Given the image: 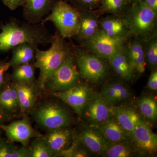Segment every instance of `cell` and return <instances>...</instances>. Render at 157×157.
<instances>
[{"instance_id":"6da1fadb","label":"cell","mask_w":157,"mask_h":157,"mask_svg":"<svg viewBox=\"0 0 157 157\" xmlns=\"http://www.w3.org/2000/svg\"><path fill=\"white\" fill-rule=\"evenodd\" d=\"M0 52H6L20 44L28 43L37 46L51 43V35L41 23L33 24L11 18L9 22L1 26Z\"/></svg>"},{"instance_id":"7a4b0ae2","label":"cell","mask_w":157,"mask_h":157,"mask_svg":"<svg viewBox=\"0 0 157 157\" xmlns=\"http://www.w3.org/2000/svg\"><path fill=\"white\" fill-rule=\"evenodd\" d=\"M50 48L44 51L37 48L35 63L40 70L36 84L38 88L44 90L45 83L61 64L70 51V46L57 31L53 35Z\"/></svg>"},{"instance_id":"3957f363","label":"cell","mask_w":157,"mask_h":157,"mask_svg":"<svg viewBox=\"0 0 157 157\" xmlns=\"http://www.w3.org/2000/svg\"><path fill=\"white\" fill-rule=\"evenodd\" d=\"M122 17L132 37L142 41L157 37V13L143 2L132 3Z\"/></svg>"},{"instance_id":"277c9868","label":"cell","mask_w":157,"mask_h":157,"mask_svg":"<svg viewBox=\"0 0 157 157\" xmlns=\"http://www.w3.org/2000/svg\"><path fill=\"white\" fill-rule=\"evenodd\" d=\"M51 13L40 23L48 21L53 23L63 39L74 38L77 35L80 21V11L63 0L57 1Z\"/></svg>"},{"instance_id":"5b68a950","label":"cell","mask_w":157,"mask_h":157,"mask_svg":"<svg viewBox=\"0 0 157 157\" xmlns=\"http://www.w3.org/2000/svg\"><path fill=\"white\" fill-rule=\"evenodd\" d=\"M70 47L81 78L96 84L108 76L110 67L106 60L85 49L76 46Z\"/></svg>"},{"instance_id":"8992f818","label":"cell","mask_w":157,"mask_h":157,"mask_svg":"<svg viewBox=\"0 0 157 157\" xmlns=\"http://www.w3.org/2000/svg\"><path fill=\"white\" fill-rule=\"evenodd\" d=\"M80 78L81 77L70 49L61 64L45 83L44 90L52 94L64 91L79 82Z\"/></svg>"},{"instance_id":"52a82bcc","label":"cell","mask_w":157,"mask_h":157,"mask_svg":"<svg viewBox=\"0 0 157 157\" xmlns=\"http://www.w3.org/2000/svg\"><path fill=\"white\" fill-rule=\"evenodd\" d=\"M34 117L39 126L48 130L67 128L71 121L67 109L52 101L41 104L34 112Z\"/></svg>"},{"instance_id":"ba28073f","label":"cell","mask_w":157,"mask_h":157,"mask_svg":"<svg viewBox=\"0 0 157 157\" xmlns=\"http://www.w3.org/2000/svg\"><path fill=\"white\" fill-rule=\"evenodd\" d=\"M125 42L120 38L109 36L100 29L82 45L88 51L107 60L124 46Z\"/></svg>"},{"instance_id":"9c48e42d","label":"cell","mask_w":157,"mask_h":157,"mask_svg":"<svg viewBox=\"0 0 157 157\" xmlns=\"http://www.w3.org/2000/svg\"><path fill=\"white\" fill-rule=\"evenodd\" d=\"M93 94L92 89L88 85L78 82L67 90L52 93V94L69 105L77 115L81 116Z\"/></svg>"},{"instance_id":"30bf717a","label":"cell","mask_w":157,"mask_h":157,"mask_svg":"<svg viewBox=\"0 0 157 157\" xmlns=\"http://www.w3.org/2000/svg\"><path fill=\"white\" fill-rule=\"evenodd\" d=\"M111 107L104 102L99 93H94L81 116L90 126H96L112 116Z\"/></svg>"},{"instance_id":"8fae6325","label":"cell","mask_w":157,"mask_h":157,"mask_svg":"<svg viewBox=\"0 0 157 157\" xmlns=\"http://www.w3.org/2000/svg\"><path fill=\"white\" fill-rule=\"evenodd\" d=\"M107 60L109 67L121 80L132 81L137 76L125 45Z\"/></svg>"},{"instance_id":"7c38bea8","label":"cell","mask_w":157,"mask_h":157,"mask_svg":"<svg viewBox=\"0 0 157 157\" xmlns=\"http://www.w3.org/2000/svg\"><path fill=\"white\" fill-rule=\"evenodd\" d=\"M76 138L88 151L101 155L109 144L100 130L93 126L82 130Z\"/></svg>"},{"instance_id":"4fadbf2b","label":"cell","mask_w":157,"mask_h":157,"mask_svg":"<svg viewBox=\"0 0 157 157\" xmlns=\"http://www.w3.org/2000/svg\"><path fill=\"white\" fill-rule=\"evenodd\" d=\"M131 139L141 151L151 154L157 149V136L150 127L142 120L131 134Z\"/></svg>"},{"instance_id":"5bb4252c","label":"cell","mask_w":157,"mask_h":157,"mask_svg":"<svg viewBox=\"0 0 157 157\" xmlns=\"http://www.w3.org/2000/svg\"><path fill=\"white\" fill-rule=\"evenodd\" d=\"M0 127L4 130L10 141L20 142L24 146L27 145L31 138L36 136V133L26 117L7 125L3 124Z\"/></svg>"},{"instance_id":"9a60e30c","label":"cell","mask_w":157,"mask_h":157,"mask_svg":"<svg viewBox=\"0 0 157 157\" xmlns=\"http://www.w3.org/2000/svg\"><path fill=\"white\" fill-rule=\"evenodd\" d=\"M57 0H25L23 17L33 24L40 23L43 17L49 14Z\"/></svg>"},{"instance_id":"2e32d148","label":"cell","mask_w":157,"mask_h":157,"mask_svg":"<svg viewBox=\"0 0 157 157\" xmlns=\"http://www.w3.org/2000/svg\"><path fill=\"white\" fill-rule=\"evenodd\" d=\"M0 109L11 119L21 114L17 91L10 78L0 88Z\"/></svg>"},{"instance_id":"e0dca14e","label":"cell","mask_w":157,"mask_h":157,"mask_svg":"<svg viewBox=\"0 0 157 157\" xmlns=\"http://www.w3.org/2000/svg\"><path fill=\"white\" fill-rule=\"evenodd\" d=\"M100 17L95 10L80 11L79 29L74 38L81 45L100 30Z\"/></svg>"},{"instance_id":"ac0fdd59","label":"cell","mask_w":157,"mask_h":157,"mask_svg":"<svg viewBox=\"0 0 157 157\" xmlns=\"http://www.w3.org/2000/svg\"><path fill=\"white\" fill-rule=\"evenodd\" d=\"M100 96L104 102L110 106L128 101L132 97L130 90L120 82L113 81L103 86Z\"/></svg>"},{"instance_id":"d6986e66","label":"cell","mask_w":157,"mask_h":157,"mask_svg":"<svg viewBox=\"0 0 157 157\" xmlns=\"http://www.w3.org/2000/svg\"><path fill=\"white\" fill-rule=\"evenodd\" d=\"M99 22L100 29L109 36L120 38L125 42L132 37L121 16L108 14L100 17Z\"/></svg>"},{"instance_id":"ffe728a7","label":"cell","mask_w":157,"mask_h":157,"mask_svg":"<svg viewBox=\"0 0 157 157\" xmlns=\"http://www.w3.org/2000/svg\"><path fill=\"white\" fill-rule=\"evenodd\" d=\"M73 134L69 129L59 128L48 130L43 137L45 143L55 157L70 146L73 141Z\"/></svg>"},{"instance_id":"44dd1931","label":"cell","mask_w":157,"mask_h":157,"mask_svg":"<svg viewBox=\"0 0 157 157\" xmlns=\"http://www.w3.org/2000/svg\"><path fill=\"white\" fill-rule=\"evenodd\" d=\"M125 46L137 76L142 75L145 72L146 66L143 41L132 37L125 42Z\"/></svg>"},{"instance_id":"7402d4cb","label":"cell","mask_w":157,"mask_h":157,"mask_svg":"<svg viewBox=\"0 0 157 157\" xmlns=\"http://www.w3.org/2000/svg\"><path fill=\"white\" fill-rule=\"evenodd\" d=\"M12 82L18 96L21 114H25L33 109L36 102L38 88L36 82L21 83Z\"/></svg>"},{"instance_id":"603a6c76","label":"cell","mask_w":157,"mask_h":157,"mask_svg":"<svg viewBox=\"0 0 157 157\" xmlns=\"http://www.w3.org/2000/svg\"><path fill=\"white\" fill-rule=\"evenodd\" d=\"M97 127L109 143H116L129 141L131 134L121 126L113 116L104 122L95 126Z\"/></svg>"},{"instance_id":"cb8c5ba5","label":"cell","mask_w":157,"mask_h":157,"mask_svg":"<svg viewBox=\"0 0 157 157\" xmlns=\"http://www.w3.org/2000/svg\"><path fill=\"white\" fill-rule=\"evenodd\" d=\"M111 110L118 123L130 134L141 120L139 114L130 107L112 106Z\"/></svg>"},{"instance_id":"d4e9b609","label":"cell","mask_w":157,"mask_h":157,"mask_svg":"<svg viewBox=\"0 0 157 157\" xmlns=\"http://www.w3.org/2000/svg\"><path fill=\"white\" fill-rule=\"evenodd\" d=\"M37 48V45L28 43H22L14 47L12 49V57L9 61L11 67L34 62Z\"/></svg>"},{"instance_id":"484cf974","label":"cell","mask_w":157,"mask_h":157,"mask_svg":"<svg viewBox=\"0 0 157 157\" xmlns=\"http://www.w3.org/2000/svg\"><path fill=\"white\" fill-rule=\"evenodd\" d=\"M132 4L131 0H101L100 6L95 11L100 16L107 14L122 16Z\"/></svg>"},{"instance_id":"4316f807","label":"cell","mask_w":157,"mask_h":157,"mask_svg":"<svg viewBox=\"0 0 157 157\" xmlns=\"http://www.w3.org/2000/svg\"><path fill=\"white\" fill-rule=\"evenodd\" d=\"M35 62L13 67V72L10 75V79L14 82L21 83L36 82Z\"/></svg>"},{"instance_id":"83f0119b","label":"cell","mask_w":157,"mask_h":157,"mask_svg":"<svg viewBox=\"0 0 157 157\" xmlns=\"http://www.w3.org/2000/svg\"><path fill=\"white\" fill-rule=\"evenodd\" d=\"M129 141L109 143L102 155L107 157L133 156L135 151Z\"/></svg>"},{"instance_id":"f1b7e54d","label":"cell","mask_w":157,"mask_h":157,"mask_svg":"<svg viewBox=\"0 0 157 157\" xmlns=\"http://www.w3.org/2000/svg\"><path fill=\"white\" fill-rule=\"evenodd\" d=\"M138 107L142 115L151 121L156 120L157 117V104L153 98L144 96L139 100Z\"/></svg>"},{"instance_id":"f546056e","label":"cell","mask_w":157,"mask_h":157,"mask_svg":"<svg viewBox=\"0 0 157 157\" xmlns=\"http://www.w3.org/2000/svg\"><path fill=\"white\" fill-rule=\"evenodd\" d=\"M146 65L152 70L156 69L157 66V37L143 41Z\"/></svg>"},{"instance_id":"4dcf8cb0","label":"cell","mask_w":157,"mask_h":157,"mask_svg":"<svg viewBox=\"0 0 157 157\" xmlns=\"http://www.w3.org/2000/svg\"><path fill=\"white\" fill-rule=\"evenodd\" d=\"M30 157H53L54 155L51 151L43 137L36 139L30 147Z\"/></svg>"},{"instance_id":"1f68e13d","label":"cell","mask_w":157,"mask_h":157,"mask_svg":"<svg viewBox=\"0 0 157 157\" xmlns=\"http://www.w3.org/2000/svg\"><path fill=\"white\" fill-rule=\"evenodd\" d=\"M71 145L60 153L58 156L65 157H88V153L85 148L81 147V144L76 138L73 140Z\"/></svg>"},{"instance_id":"d6a6232c","label":"cell","mask_w":157,"mask_h":157,"mask_svg":"<svg viewBox=\"0 0 157 157\" xmlns=\"http://www.w3.org/2000/svg\"><path fill=\"white\" fill-rule=\"evenodd\" d=\"M71 5L79 11L96 10L100 6L101 0H68Z\"/></svg>"},{"instance_id":"836d02e7","label":"cell","mask_w":157,"mask_h":157,"mask_svg":"<svg viewBox=\"0 0 157 157\" xmlns=\"http://www.w3.org/2000/svg\"><path fill=\"white\" fill-rule=\"evenodd\" d=\"M16 147L11 142L2 140L0 142V157H11Z\"/></svg>"},{"instance_id":"e575fe53","label":"cell","mask_w":157,"mask_h":157,"mask_svg":"<svg viewBox=\"0 0 157 157\" xmlns=\"http://www.w3.org/2000/svg\"><path fill=\"white\" fill-rule=\"evenodd\" d=\"M11 67L9 62L0 60V88L4 85L10 78L6 72Z\"/></svg>"},{"instance_id":"d590c367","label":"cell","mask_w":157,"mask_h":157,"mask_svg":"<svg viewBox=\"0 0 157 157\" xmlns=\"http://www.w3.org/2000/svg\"><path fill=\"white\" fill-rule=\"evenodd\" d=\"M147 86L150 90L155 91L157 90V69L152 70L149 77Z\"/></svg>"},{"instance_id":"8d00e7d4","label":"cell","mask_w":157,"mask_h":157,"mask_svg":"<svg viewBox=\"0 0 157 157\" xmlns=\"http://www.w3.org/2000/svg\"><path fill=\"white\" fill-rule=\"evenodd\" d=\"M3 3L11 10H16L18 7L23 6L25 0H2Z\"/></svg>"},{"instance_id":"74e56055","label":"cell","mask_w":157,"mask_h":157,"mask_svg":"<svg viewBox=\"0 0 157 157\" xmlns=\"http://www.w3.org/2000/svg\"><path fill=\"white\" fill-rule=\"evenodd\" d=\"M11 157H30L29 148L16 147L11 155Z\"/></svg>"},{"instance_id":"f35d334b","label":"cell","mask_w":157,"mask_h":157,"mask_svg":"<svg viewBox=\"0 0 157 157\" xmlns=\"http://www.w3.org/2000/svg\"><path fill=\"white\" fill-rule=\"evenodd\" d=\"M142 2L157 13V0H142Z\"/></svg>"},{"instance_id":"ab89813d","label":"cell","mask_w":157,"mask_h":157,"mask_svg":"<svg viewBox=\"0 0 157 157\" xmlns=\"http://www.w3.org/2000/svg\"><path fill=\"white\" fill-rule=\"evenodd\" d=\"M11 119L0 109V126L9 121Z\"/></svg>"},{"instance_id":"60d3db41","label":"cell","mask_w":157,"mask_h":157,"mask_svg":"<svg viewBox=\"0 0 157 157\" xmlns=\"http://www.w3.org/2000/svg\"><path fill=\"white\" fill-rule=\"evenodd\" d=\"M132 3L137 2H142V0H131Z\"/></svg>"},{"instance_id":"b9f144b4","label":"cell","mask_w":157,"mask_h":157,"mask_svg":"<svg viewBox=\"0 0 157 157\" xmlns=\"http://www.w3.org/2000/svg\"><path fill=\"white\" fill-rule=\"evenodd\" d=\"M2 137H1V134H0V142H1V141H2Z\"/></svg>"},{"instance_id":"7bdbcfd3","label":"cell","mask_w":157,"mask_h":157,"mask_svg":"<svg viewBox=\"0 0 157 157\" xmlns=\"http://www.w3.org/2000/svg\"><path fill=\"white\" fill-rule=\"evenodd\" d=\"M67 1H68V0H67Z\"/></svg>"}]
</instances>
